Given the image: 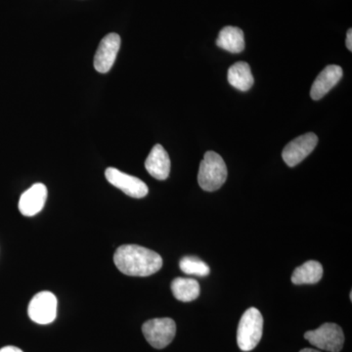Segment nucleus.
Segmentation results:
<instances>
[{"mask_svg":"<svg viewBox=\"0 0 352 352\" xmlns=\"http://www.w3.org/2000/svg\"><path fill=\"white\" fill-rule=\"evenodd\" d=\"M47 199V188L43 183H36L21 196L19 210L25 217H34L43 210Z\"/></svg>","mask_w":352,"mask_h":352,"instance_id":"9d476101","label":"nucleus"},{"mask_svg":"<svg viewBox=\"0 0 352 352\" xmlns=\"http://www.w3.org/2000/svg\"><path fill=\"white\" fill-rule=\"evenodd\" d=\"M145 168L150 175L157 180H166L170 173V159L163 146L153 147L145 162Z\"/></svg>","mask_w":352,"mask_h":352,"instance_id":"f8f14e48","label":"nucleus"},{"mask_svg":"<svg viewBox=\"0 0 352 352\" xmlns=\"http://www.w3.org/2000/svg\"><path fill=\"white\" fill-rule=\"evenodd\" d=\"M142 332L154 349H163L175 339L176 324L170 318L151 319L143 324Z\"/></svg>","mask_w":352,"mask_h":352,"instance_id":"39448f33","label":"nucleus"},{"mask_svg":"<svg viewBox=\"0 0 352 352\" xmlns=\"http://www.w3.org/2000/svg\"><path fill=\"white\" fill-rule=\"evenodd\" d=\"M323 277V266L316 261H309L296 267L292 275V282L295 285L318 283Z\"/></svg>","mask_w":352,"mask_h":352,"instance_id":"4468645a","label":"nucleus"},{"mask_svg":"<svg viewBox=\"0 0 352 352\" xmlns=\"http://www.w3.org/2000/svg\"><path fill=\"white\" fill-rule=\"evenodd\" d=\"M347 50L352 51V30L349 29L346 34V41Z\"/></svg>","mask_w":352,"mask_h":352,"instance_id":"a211bd4d","label":"nucleus"},{"mask_svg":"<svg viewBox=\"0 0 352 352\" xmlns=\"http://www.w3.org/2000/svg\"><path fill=\"white\" fill-rule=\"evenodd\" d=\"M120 47L119 34L112 32L102 39L98 50L95 53L94 68L101 74H106L112 69L117 59Z\"/></svg>","mask_w":352,"mask_h":352,"instance_id":"1a4fd4ad","label":"nucleus"},{"mask_svg":"<svg viewBox=\"0 0 352 352\" xmlns=\"http://www.w3.org/2000/svg\"><path fill=\"white\" fill-rule=\"evenodd\" d=\"M305 339L317 349L330 352H340L344 344L342 329L335 323H325L316 330L308 331Z\"/></svg>","mask_w":352,"mask_h":352,"instance_id":"20e7f679","label":"nucleus"},{"mask_svg":"<svg viewBox=\"0 0 352 352\" xmlns=\"http://www.w3.org/2000/svg\"><path fill=\"white\" fill-rule=\"evenodd\" d=\"M57 305V298L54 294L47 291L41 292L32 298L28 314L32 321L46 325L56 319Z\"/></svg>","mask_w":352,"mask_h":352,"instance_id":"423d86ee","label":"nucleus"},{"mask_svg":"<svg viewBox=\"0 0 352 352\" xmlns=\"http://www.w3.org/2000/svg\"><path fill=\"white\" fill-rule=\"evenodd\" d=\"M300 352H320V351H315V349H302V351H300Z\"/></svg>","mask_w":352,"mask_h":352,"instance_id":"aec40b11","label":"nucleus"},{"mask_svg":"<svg viewBox=\"0 0 352 352\" xmlns=\"http://www.w3.org/2000/svg\"><path fill=\"white\" fill-rule=\"evenodd\" d=\"M118 270L127 276L147 277L163 266V258L156 252L138 245H122L113 254Z\"/></svg>","mask_w":352,"mask_h":352,"instance_id":"f257e3e1","label":"nucleus"},{"mask_svg":"<svg viewBox=\"0 0 352 352\" xmlns=\"http://www.w3.org/2000/svg\"><path fill=\"white\" fill-rule=\"evenodd\" d=\"M0 352H24V351H23L22 349H18V347L13 346H8L2 347V349H0Z\"/></svg>","mask_w":352,"mask_h":352,"instance_id":"6ab92c4d","label":"nucleus"},{"mask_svg":"<svg viewBox=\"0 0 352 352\" xmlns=\"http://www.w3.org/2000/svg\"><path fill=\"white\" fill-rule=\"evenodd\" d=\"M105 176L109 183L118 189L122 190L127 196L131 198L141 199L147 196L149 189L142 180L126 175L115 168H108L105 171Z\"/></svg>","mask_w":352,"mask_h":352,"instance_id":"6e6552de","label":"nucleus"},{"mask_svg":"<svg viewBox=\"0 0 352 352\" xmlns=\"http://www.w3.org/2000/svg\"><path fill=\"white\" fill-rule=\"evenodd\" d=\"M318 143V138L312 132L303 134L294 139L284 148L282 157L289 168L298 166L303 160L311 154Z\"/></svg>","mask_w":352,"mask_h":352,"instance_id":"0eeeda50","label":"nucleus"},{"mask_svg":"<svg viewBox=\"0 0 352 352\" xmlns=\"http://www.w3.org/2000/svg\"><path fill=\"white\" fill-rule=\"evenodd\" d=\"M342 78V69L337 65H329L319 74L312 85L310 95L314 100L323 98L326 94L337 85Z\"/></svg>","mask_w":352,"mask_h":352,"instance_id":"9b49d317","label":"nucleus"},{"mask_svg":"<svg viewBox=\"0 0 352 352\" xmlns=\"http://www.w3.org/2000/svg\"><path fill=\"white\" fill-rule=\"evenodd\" d=\"M217 44L228 52L241 53L245 50L244 32L239 28L226 27L220 31Z\"/></svg>","mask_w":352,"mask_h":352,"instance_id":"ddd939ff","label":"nucleus"},{"mask_svg":"<svg viewBox=\"0 0 352 352\" xmlns=\"http://www.w3.org/2000/svg\"><path fill=\"white\" fill-rule=\"evenodd\" d=\"M263 333V317L256 307L245 310L241 317L237 331L238 346L241 351H251L261 342Z\"/></svg>","mask_w":352,"mask_h":352,"instance_id":"7ed1b4c3","label":"nucleus"},{"mask_svg":"<svg viewBox=\"0 0 352 352\" xmlns=\"http://www.w3.org/2000/svg\"><path fill=\"white\" fill-rule=\"evenodd\" d=\"M227 179V166L217 153L208 151L201 162L198 183L201 189L208 192L219 190Z\"/></svg>","mask_w":352,"mask_h":352,"instance_id":"f03ea898","label":"nucleus"},{"mask_svg":"<svg viewBox=\"0 0 352 352\" xmlns=\"http://www.w3.org/2000/svg\"><path fill=\"white\" fill-rule=\"evenodd\" d=\"M171 292L176 300L180 302H193L200 296V285L195 279L178 277L171 283Z\"/></svg>","mask_w":352,"mask_h":352,"instance_id":"dca6fc26","label":"nucleus"},{"mask_svg":"<svg viewBox=\"0 0 352 352\" xmlns=\"http://www.w3.org/2000/svg\"><path fill=\"white\" fill-rule=\"evenodd\" d=\"M228 82L240 91H248L254 85L251 67L245 62H237L228 69Z\"/></svg>","mask_w":352,"mask_h":352,"instance_id":"2eb2a0df","label":"nucleus"},{"mask_svg":"<svg viewBox=\"0 0 352 352\" xmlns=\"http://www.w3.org/2000/svg\"><path fill=\"white\" fill-rule=\"evenodd\" d=\"M180 270L187 275L207 276L210 274V267L205 261L195 256H185L179 263Z\"/></svg>","mask_w":352,"mask_h":352,"instance_id":"f3484780","label":"nucleus"}]
</instances>
